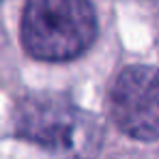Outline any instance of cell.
<instances>
[{
	"mask_svg": "<svg viewBox=\"0 0 159 159\" xmlns=\"http://www.w3.org/2000/svg\"><path fill=\"white\" fill-rule=\"evenodd\" d=\"M0 2H2V0H0Z\"/></svg>",
	"mask_w": 159,
	"mask_h": 159,
	"instance_id": "cell-4",
	"label": "cell"
},
{
	"mask_svg": "<svg viewBox=\"0 0 159 159\" xmlns=\"http://www.w3.org/2000/svg\"><path fill=\"white\" fill-rule=\"evenodd\" d=\"M97 13L90 0H26L22 45L45 62L73 60L97 39Z\"/></svg>",
	"mask_w": 159,
	"mask_h": 159,
	"instance_id": "cell-2",
	"label": "cell"
},
{
	"mask_svg": "<svg viewBox=\"0 0 159 159\" xmlns=\"http://www.w3.org/2000/svg\"><path fill=\"white\" fill-rule=\"evenodd\" d=\"M20 138L67 159H95L101 148V125L95 114L58 93H34L15 114Z\"/></svg>",
	"mask_w": 159,
	"mask_h": 159,
	"instance_id": "cell-1",
	"label": "cell"
},
{
	"mask_svg": "<svg viewBox=\"0 0 159 159\" xmlns=\"http://www.w3.org/2000/svg\"><path fill=\"white\" fill-rule=\"evenodd\" d=\"M112 118L125 135L159 140V69L131 65L118 73L110 95Z\"/></svg>",
	"mask_w": 159,
	"mask_h": 159,
	"instance_id": "cell-3",
	"label": "cell"
}]
</instances>
